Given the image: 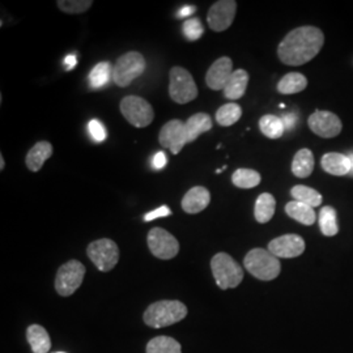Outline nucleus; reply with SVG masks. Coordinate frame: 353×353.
I'll return each instance as SVG.
<instances>
[{
  "mask_svg": "<svg viewBox=\"0 0 353 353\" xmlns=\"http://www.w3.org/2000/svg\"><path fill=\"white\" fill-rule=\"evenodd\" d=\"M325 43V34L316 26H299L279 43L278 57L287 65H303L313 61Z\"/></svg>",
  "mask_w": 353,
  "mask_h": 353,
  "instance_id": "1",
  "label": "nucleus"
},
{
  "mask_svg": "<svg viewBox=\"0 0 353 353\" xmlns=\"http://www.w3.org/2000/svg\"><path fill=\"white\" fill-rule=\"evenodd\" d=\"M188 316V306L176 300H161L153 303L144 312L143 321L152 328H163L176 325Z\"/></svg>",
  "mask_w": 353,
  "mask_h": 353,
  "instance_id": "2",
  "label": "nucleus"
},
{
  "mask_svg": "<svg viewBox=\"0 0 353 353\" xmlns=\"http://www.w3.org/2000/svg\"><path fill=\"white\" fill-rule=\"evenodd\" d=\"M243 265L249 274L262 281H271L278 278L281 272L279 258L265 249H252L246 254Z\"/></svg>",
  "mask_w": 353,
  "mask_h": 353,
  "instance_id": "3",
  "label": "nucleus"
},
{
  "mask_svg": "<svg viewBox=\"0 0 353 353\" xmlns=\"http://www.w3.org/2000/svg\"><path fill=\"white\" fill-rule=\"evenodd\" d=\"M214 281L220 290L237 288L243 280V268L227 252H217L211 259Z\"/></svg>",
  "mask_w": 353,
  "mask_h": 353,
  "instance_id": "4",
  "label": "nucleus"
},
{
  "mask_svg": "<svg viewBox=\"0 0 353 353\" xmlns=\"http://www.w3.org/2000/svg\"><path fill=\"white\" fill-rule=\"evenodd\" d=\"M145 71V59L138 51H128L118 58L113 68V81L121 88H126Z\"/></svg>",
  "mask_w": 353,
  "mask_h": 353,
  "instance_id": "5",
  "label": "nucleus"
},
{
  "mask_svg": "<svg viewBox=\"0 0 353 353\" xmlns=\"http://www.w3.org/2000/svg\"><path fill=\"white\" fill-rule=\"evenodd\" d=\"M169 96L173 101L185 105L198 97V87L194 77L183 67H173L169 72Z\"/></svg>",
  "mask_w": 353,
  "mask_h": 353,
  "instance_id": "6",
  "label": "nucleus"
},
{
  "mask_svg": "<svg viewBox=\"0 0 353 353\" xmlns=\"http://www.w3.org/2000/svg\"><path fill=\"white\" fill-rule=\"evenodd\" d=\"M87 268L81 262L71 259L61 265L55 276V290L59 296H72L83 284Z\"/></svg>",
  "mask_w": 353,
  "mask_h": 353,
  "instance_id": "7",
  "label": "nucleus"
},
{
  "mask_svg": "<svg viewBox=\"0 0 353 353\" xmlns=\"http://www.w3.org/2000/svg\"><path fill=\"white\" fill-rule=\"evenodd\" d=\"M119 109L127 122L138 128L150 126L154 119V112L151 103L138 96L123 97L119 103Z\"/></svg>",
  "mask_w": 353,
  "mask_h": 353,
  "instance_id": "8",
  "label": "nucleus"
},
{
  "mask_svg": "<svg viewBox=\"0 0 353 353\" xmlns=\"http://www.w3.org/2000/svg\"><path fill=\"white\" fill-rule=\"evenodd\" d=\"M87 254L93 265L101 272L112 271L119 262V248L110 239L90 242L87 248Z\"/></svg>",
  "mask_w": 353,
  "mask_h": 353,
  "instance_id": "9",
  "label": "nucleus"
},
{
  "mask_svg": "<svg viewBox=\"0 0 353 353\" xmlns=\"http://www.w3.org/2000/svg\"><path fill=\"white\" fill-rule=\"evenodd\" d=\"M147 242L152 255L163 261L173 259L179 252V242L163 228H152L148 232Z\"/></svg>",
  "mask_w": 353,
  "mask_h": 353,
  "instance_id": "10",
  "label": "nucleus"
},
{
  "mask_svg": "<svg viewBox=\"0 0 353 353\" xmlns=\"http://www.w3.org/2000/svg\"><path fill=\"white\" fill-rule=\"evenodd\" d=\"M307 126L323 139L336 138L343 130L341 118L336 114L326 110H316L307 119Z\"/></svg>",
  "mask_w": 353,
  "mask_h": 353,
  "instance_id": "11",
  "label": "nucleus"
},
{
  "mask_svg": "<svg viewBox=\"0 0 353 353\" xmlns=\"http://www.w3.org/2000/svg\"><path fill=\"white\" fill-rule=\"evenodd\" d=\"M159 141L164 148L169 150L173 154H178L189 143L186 122H182L179 119H172L168 123H165L160 130Z\"/></svg>",
  "mask_w": 353,
  "mask_h": 353,
  "instance_id": "12",
  "label": "nucleus"
},
{
  "mask_svg": "<svg viewBox=\"0 0 353 353\" xmlns=\"http://www.w3.org/2000/svg\"><path fill=\"white\" fill-rule=\"evenodd\" d=\"M237 12V1L219 0L207 13V23L214 32H224L230 28Z\"/></svg>",
  "mask_w": 353,
  "mask_h": 353,
  "instance_id": "13",
  "label": "nucleus"
},
{
  "mask_svg": "<svg viewBox=\"0 0 353 353\" xmlns=\"http://www.w3.org/2000/svg\"><path fill=\"white\" fill-rule=\"evenodd\" d=\"M305 241L299 234H284L268 243V252L276 258H297L305 252Z\"/></svg>",
  "mask_w": 353,
  "mask_h": 353,
  "instance_id": "14",
  "label": "nucleus"
},
{
  "mask_svg": "<svg viewBox=\"0 0 353 353\" xmlns=\"http://www.w3.org/2000/svg\"><path fill=\"white\" fill-rule=\"evenodd\" d=\"M233 62L229 57H221L214 61L205 74V83L212 90H224L228 80L233 74Z\"/></svg>",
  "mask_w": 353,
  "mask_h": 353,
  "instance_id": "15",
  "label": "nucleus"
},
{
  "mask_svg": "<svg viewBox=\"0 0 353 353\" xmlns=\"http://www.w3.org/2000/svg\"><path fill=\"white\" fill-rule=\"evenodd\" d=\"M211 203L210 191L203 186H194L182 199V210L189 214H196L204 211Z\"/></svg>",
  "mask_w": 353,
  "mask_h": 353,
  "instance_id": "16",
  "label": "nucleus"
},
{
  "mask_svg": "<svg viewBox=\"0 0 353 353\" xmlns=\"http://www.w3.org/2000/svg\"><path fill=\"white\" fill-rule=\"evenodd\" d=\"M322 169L331 176H348L351 173V160L347 154L330 152L323 154L321 160Z\"/></svg>",
  "mask_w": 353,
  "mask_h": 353,
  "instance_id": "17",
  "label": "nucleus"
},
{
  "mask_svg": "<svg viewBox=\"0 0 353 353\" xmlns=\"http://www.w3.org/2000/svg\"><path fill=\"white\" fill-rule=\"evenodd\" d=\"M52 145L49 141H38L36 143L29 152L26 153V168L30 172L37 173L41 170V168L45 164L46 160H49L52 154Z\"/></svg>",
  "mask_w": 353,
  "mask_h": 353,
  "instance_id": "18",
  "label": "nucleus"
},
{
  "mask_svg": "<svg viewBox=\"0 0 353 353\" xmlns=\"http://www.w3.org/2000/svg\"><path fill=\"white\" fill-rule=\"evenodd\" d=\"M249 84V74L245 70H234V72L228 80L227 85L224 88V97L227 100H240L248 89Z\"/></svg>",
  "mask_w": 353,
  "mask_h": 353,
  "instance_id": "19",
  "label": "nucleus"
},
{
  "mask_svg": "<svg viewBox=\"0 0 353 353\" xmlns=\"http://www.w3.org/2000/svg\"><path fill=\"white\" fill-rule=\"evenodd\" d=\"M26 339L33 353H48L50 351V335L46 328L39 325H30L26 328Z\"/></svg>",
  "mask_w": 353,
  "mask_h": 353,
  "instance_id": "20",
  "label": "nucleus"
},
{
  "mask_svg": "<svg viewBox=\"0 0 353 353\" xmlns=\"http://www.w3.org/2000/svg\"><path fill=\"white\" fill-rule=\"evenodd\" d=\"M214 126L212 118L207 113H196L186 121V131L189 143H194L202 134L210 131Z\"/></svg>",
  "mask_w": 353,
  "mask_h": 353,
  "instance_id": "21",
  "label": "nucleus"
},
{
  "mask_svg": "<svg viewBox=\"0 0 353 353\" xmlns=\"http://www.w3.org/2000/svg\"><path fill=\"white\" fill-rule=\"evenodd\" d=\"M275 210H276V199L274 198V195L270 192H263L258 196L255 202L254 217L259 224H265L274 217Z\"/></svg>",
  "mask_w": 353,
  "mask_h": 353,
  "instance_id": "22",
  "label": "nucleus"
},
{
  "mask_svg": "<svg viewBox=\"0 0 353 353\" xmlns=\"http://www.w3.org/2000/svg\"><path fill=\"white\" fill-rule=\"evenodd\" d=\"M314 170V156L313 152L303 148L296 152L292 161V173L297 178H307Z\"/></svg>",
  "mask_w": 353,
  "mask_h": 353,
  "instance_id": "23",
  "label": "nucleus"
},
{
  "mask_svg": "<svg viewBox=\"0 0 353 353\" xmlns=\"http://www.w3.org/2000/svg\"><path fill=\"white\" fill-rule=\"evenodd\" d=\"M285 214H288L290 219L296 220L297 223L306 227L313 225L316 220V212L312 207L296 201H292L285 204Z\"/></svg>",
  "mask_w": 353,
  "mask_h": 353,
  "instance_id": "24",
  "label": "nucleus"
},
{
  "mask_svg": "<svg viewBox=\"0 0 353 353\" xmlns=\"http://www.w3.org/2000/svg\"><path fill=\"white\" fill-rule=\"evenodd\" d=\"M113 68L109 62L96 64L88 76L89 87L93 90L105 88L113 80Z\"/></svg>",
  "mask_w": 353,
  "mask_h": 353,
  "instance_id": "25",
  "label": "nucleus"
},
{
  "mask_svg": "<svg viewBox=\"0 0 353 353\" xmlns=\"http://www.w3.org/2000/svg\"><path fill=\"white\" fill-rule=\"evenodd\" d=\"M307 87L306 76L300 72H290L283 76L278 83V92L281 94H296Z\"/></svg>",
  "mask_w": 353,
  "mask_h": 353,
  "instance_id": "26",
  "label": "nucleus"
},
{
  "mask_svg": "<svg viewBox=\"0 0 353 353\" xmlns=\"http://www.w3.org/2000/svg\"><path fill=\"white\" fill-rule=\"evenodd\" d=\"M318 221H319V229L323 236L334 237L339 233L338 214H336L335 208H332L331 205H325L321 208Z\"/></svg>",
  "mask_w": 353,
  "mask_h": 353,
  "instance_id": "27",
  "label": "nucleus"
},
{
  "mask_svg": "<svg viewBox=\"0 0 353 353\" xmlns=\"http://www.w3.org/2000/svg\"><path fill=\"white\" fill-rule=\"evenodd\" d=\"M259 128L265 138L272 140L280 139L285 131V127H284L281 118H279L276 115H272V114L263 115L259 119Z\"/></svg>",
  "mask_w": 353,
  "mask_h": 353,
  "instance_id": "28",
  "label": "nucleus"
},
{
  "mask_svg": "<svg viewBox=\"0 0 353 353\" xmlns=\"http://www.w3.org/2000/svg\"><path fill=\"white\" fill-rule=\"evenodd\" d=\"M242 117V109L236 102H229L219 108L216 112V122L223 127L233 126L237 123Z\"/></svg>",
  "mask_w": 353,
  "mask_h": 353,
  "instance_id": "29",
  "label": "nucleus"
},
{
  "mask_svg": "<svg viewBox=\"0 0 353 353\" xmlns=\"http://www.w3.org/2000/svg\"><path fill=\"white\" fill-rule=\"evenodd\" d=\"M290 195L296 202L303 203L312 208L319 207L323 201V196L316 190L303 186V185H297L292 188Z\"/></svg>",
  "mask_w": 353,
  "mask_h": 353,
  "instance_id": "30",
  "label": "nucleus"
},
{
  "mask_svg": "<svg viewBox=\"0 0 353 353\" xmlns=\"http://www.w3.org/2000/svg\"><path fill=\"white\" fill-rule=\"evenodd\" d=\"M145 353H182V345L170 336H156L148 341Z\"/></svg>",
  "mask_w": 353,
  "mask_h": 353,
  "instance_id": "31",
  "label": "nucleus"
},
{
  "mask_svg": "<svg viewBox=\"0 0 353 353\" xmlns=\"http://www.w3.org/2000/svg\"><path fill=\"white\" fill-rule=\"evenodd\" d=\"M262 181V176L252 169H237L232 174V182L239 189H252L256 188Z\"/></svg>",
  "mask_w": 353,
  "mask_h": 353,
  "instance_id": "32",
  "label": "nucleus"
},
{
  "mask_svg": "<svg viewBox=\"0 0 353 353\" xmlns=\"http://www.w3.org/2000/svg\"><path fill=\"white\" fill-rule=\"evenodd\" d=\"M92 4H93L92 0H59L57 3L58 8L68 14H80V13L87 12L92 7Z\"/></svg>",
  "mask_w": 353,
  "mask_h": 353,
  "instance_id": "33",
  "label": "nucleus"
},
{
  "mask_svg": "<svg viewBox=\"0 0 353 353\" xmlns=\"http://www.w3.org/2000/svg\"><path fill=\"white\" fill-rule=\"evenodd\" d=\"M182 32L189 41H198L204 34V26L198 17H192L183 23Z\"/></svg>",
  "mask_w": 353,
  "mask_h": 353,
  "instance_id": "34",
  "label": "nucleus"
},
{
  "mask_svg": "<svg viewBox=\"0 0 353 353\" xmlns=\"http://www.w3.org/2000/svg\"><path fill=\"white\" fill-rule=\"evenodd\" d=\"M89 135L92 137V139L96 143H102L108 138L106 130L100 121L97 119H92L88 123Z\"/></svg>",
  "mask_w": 353,
  "mask_h": 353,
  "instance_id": "35",
  "label": "nucleus"
},
{
  "mask_svg": "<svg viewBox=\"0 0 353 353\" xmlns=\"http://www.w3.org/2000/svg\"><path fill=\"white\" fill-rule=\"evenodd\" d=\"M170 214H172V210L168 205H161L157 210H154V211L145 214L144 216V221H152V220L159 219V217H168Z\"/></svg>",
  "mask_w": 353,
  "mask_h": 353,
  "instance_id": "36",
  "label": "nucleus"
},
{
  "mask_svg": "<svg viewBox=\"0 0 353 353\" xmlns=\"http://www.w3.org/2000/svg\"><path fill=\"white\" fill-rule=\"evenodd\" d=\"M281 121H283V123H284L285 131H287V130L292 131V130H294V127H296L297 122H299V115L296 113L284 114V115L281 117Z\"/></svg>",
  "mask_w": 353,
  "mask_h": 353,
  "instance_id": "37",
  "label": "nucleus"
},
{
  "mask_svg": "<svg viewBox=\"0 0 353 353\" xmlns=\"http://www.w3.org/2000/svg\"><path fill=\"white\" fill-rule=\"evenodd\" d=\"M166 165V156L164 152H157L152 159V166L154 170H161Z\"/></svg>",
  "mask_w": 353,
  "mask_h": 353,
  "instance_id": "38",
  "label": "nucleus"
},
{
  "mask_svg": "<svg viewBox=\"0 0 353 353\" xmlns=\"http://www.w3.org/2000/svg\"><path fill=\"white\" fill-rule=\"evenodd\" d=\"M196 7L194 6H183L178 12H176V17L178 19H183V17H189L192 13H195Z\"/></svg>",
  "mask_w": 353,
  "mask_h": 353,
  "instance_id": "39",
  "label": "nucleus"
},
{
  "mask_svg": "<svg viewBox=\"0 0 353 353\" xmlns=\"http://www.w3.org/2000/svg\"><path fill=\"white\" fill-rule=\"evenodd\" d=\"M64 64H65V70H68V71L74 70L76 64H77V59H76L75 55H68V57H65Z\"/></svg>",
  "mask_w": 353,
  "mask_h": 353,
  "instance_id": "40",
  "label": "nucleus"
},
{
  "mask_svg": "<svg viewBox=\"0 0 353 353\" xmlns=\"http://www.w3.org/2000/svg\"><path fill=\"white\" fill-rule=\"evenodd\" d=\"M4 168H6V161H4L3 154H0V170H4Z\"/></svg>",
  "mask_w": 353,
  "mask_h": 353,
  "instance_id": "41",
  "label": "nucleus"
},
{
  "mask_svg": "<svg viewBox=\"0 0 353 353\" xmlns=\"http://www.w3.org/2000/svg\"><path fill=\"white\" fill-rule=\"evenodd\" d=\"M347 156H348V157H350V160H351V173H350V174H351V176H353V152H351V153H348Z\"/></svg>",
  "mask_w": 353,
  "mask_h": 353,
  "instance_id": "42",
  "label": "nucleus"
},
{
  "mask_svg": "<svg viewBox=\"0 0 353 353\" xmlns=\"http://www.w3.org/2000/svg\"><path fill=\"white\" fill-rule=\"evenodd\" d=\"M55 353H64V352H55Z\"/></svg>",
  "mask_w": 353,
  "mask_h": 353,
  "instance_id": "43",
  "label": "nucleus"
}]
</instances>
